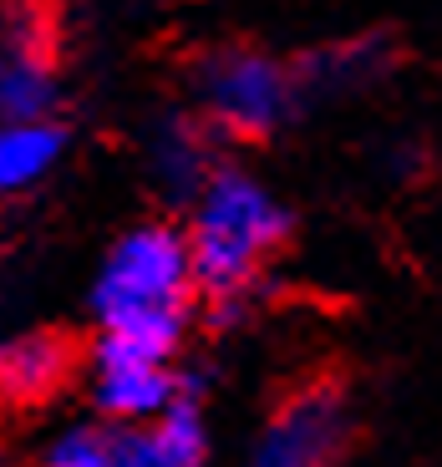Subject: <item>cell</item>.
Segmentation results:
<instances>
[{
    "label": "cell",
    "mask_w": 442,
    "mask_h": 467,
    "mask_svg": "<svg viewBox=\"0 0 442 467\" xmlns=\"http://www.w3.org/2000/svg\"><path fill=\"white\" fill-rule=\"evenodd\" d=\"M188 234V285L198 300H249L259 269L275 249L290 244L295 213L269 193L265 178L245 163L219 158L184 213Z\"/></svg>",
    "instance_id": "obj_1"
},
{
    "label": "cell",
    "mask_w": 442,
    "mask_h": 467,
    "mask_svg": "<svg viewBox=\"0 0 442 467\" xmlns=\"http://www.w3.org/2000/svg\"><path fill=\"white\" fill-rule=\"evenodd\" d=\"M305 87L290 61L269 57L249 41H219L188 67V107L219 138L265 142L305 112Z\"/></svg>",
    "instance_id": "obj_2"
},
{
    "label": "cell",
    "mask_w": 442,
    "mask_h": 467,
    "mask_svg": "<svg viewBox=\"0 0 442 467\" xmlns=\"http://www.w3.org/2000/svg\"><path fill=\"white\" fill-rule=\"evenodd\" d=\"M158 305H194L188 234L178 213H153V219L128 223L107 244L97 280L87 290V316L97 326L122 320L132 310H158Z\"/></svg>",
    "instance_id": "obj_3"
},
{
    "label": "cell",
    "mask_w": 442,
    "mask_h": 467,
    "mask_svg": "<svg viewBox=\"0 0 442 467\" xmlns=\"http://www.w3.org/2000/svg\"><path fill=\"white\" fill-rule=\"evenodd\" d=\"M356 421L346 411V397L336 386H305L285 397L269 421L259 427L249 462L255 467H326L351 452Z\"/></svg>",
    "instance_id": "obj_4"
},
{
    "label": "cell",
    "mask_w": 442,
    "mask_h": 467,
    "mask_svg": "<svg viewBox=\"0 0 442 467\" xmlns=\"http://www.w3.org/2000/svg\"><path fill=\"white\" fill-rule=\"evenodd\" d=\"M26 117H61V77L41 5L11 0L0 11V122Z\"/></svg>",
    "instance_id": "obj_5"
},
{
    "label": "cell",
    "mask_w": 442,
    "mask_h": 467,
    "mask_svg": "<svg viewBox=\"0 0 442 467\" xmlns=\"http://www.w3.org/2000/svg\"><path fill=\"white\" fill-rule=\"evenodd\" d=\"M219 132L194 112V107H168L153 117L148 142H142V163H148V183L163 199V213H184L194 193L204 188L209 168L219 163Z\"/></svg>",
    "instance_id": "obj_6"
},
{
    "label": "cell",
    "mask_w": 442,
    "mask_h": 467,
    "mask_svg": "<svg viewBox=\"0 0 442 467\" xmlns=\"http://www.w3.org/2000/svg\"><path fill=\"white\" fill-rule=\"evenodd\" d=\"M77 366H82V346L57 326L5 336L0 340V411L26 417V411L47 407L77 376Z\"/></svg>",
    "instance_id": "obj_7"
},
{
    "label": "cell",
    "mask_w": 442,
    "mask_h": 467,
    "mask_svg": "<svg viewBox=\"0 0 442 467\" xmlns=\"http://www.w3.org/2000/svg\"><path fill=\"white\" fill-rule=\"evenodd\" d=\"M194 330V305H158V310H132L122 320L97 326L92 346L82 350V361H153V366H174L188 346Z\"/></svg>",
    "instance_id": "obj_8"
},
{
    "label": "cell",
    "mask_w": 442,
    "mask_h": 467,
    "mask_svg": "<svg viewBox=\"0 0 442 467\" xmlns=\"http://www.w3.org/2000/svg\"><path fill=\"white\" fill-rule=\"evenodd\" d=\"M295 77H300L305 97L326 92H361V87H376L382 77H392L396 67V41L386 31H361V36H341V41H326V47L305 51L300 61H290Z\"/></svg>",
    "instance_id": "obj_9"
},
{
    "label": "cell",
    "mask_w": 442,
    "mask_h": 467,
    "mask_svg": "<svg viewBox=\"0 0 442 467\" xmlns=\"http://www.w3.org/2000/svg\"><path fill=\"white\" fill-rule=\"evenodd\" d=\"M71 152V128L61 117L0 122V203L26 199L47 183Z\"/></svg>",
    "instance_id": "obj_10"
},
{
    "label": "cell",
    "mask_w": 442,
    "mask_h": 467,
    "mask_svg": "<svg viewBox=\"0 0 442 467\" xmlns=\"http://www.w3.org/2000/svg\"><path fill=\"white\" fill-rule=\"evenodd\" d=\"M184 361V356H178ZM92 417L102 421H148L174 401V366L153 361H97L87 366Z\"/></svg>",
    "instance_id": "obj_11"
},
{
    "label": "cell",
    "mask_w": 442,
    "mask_h": 467,
    "mask_svg": "<svg viewBox=\"0 0 442 467\" xmlns=\"http://www.w3.org/2000/svg\"><path fill=\"white\" fill-rule=\"evenodd\" d=\"M153 467H198L209 462V417L198 397H174L158 417H148Z\"/></svg>",
    "instance_id": "obj_12"
},
{
    "label": "cell",
    "mask_w": 442,
    "mask_h": 467,
    "mask_svg": "<svg viewBox=\"0 0 442 467\" xmlns=\"http://www.w3.org/2000/svg\"><path fill=\"white\" fill-rule=\"evenodd\" d=\"M41 462L47 467H107V437H102V417L71 421L61 427L51 442H41Z\"/></svg>",
    "instance_id": "obj_13"
},
{
    "label": "cell",
    "mask_w": 442,
    "mask_h": 467,
    "mask_svg": "<svg viewBox=\"0 0 442 467\" xmlns=\"http://www.w3.org/2000/svg\"><path fill=\"white\" fill-rule=\"evenodd\" d=\"M102 437H107V467H153L148 421H102Z\"/></svg>",
    "instance_id": "obj_14"
}]
</instances>
